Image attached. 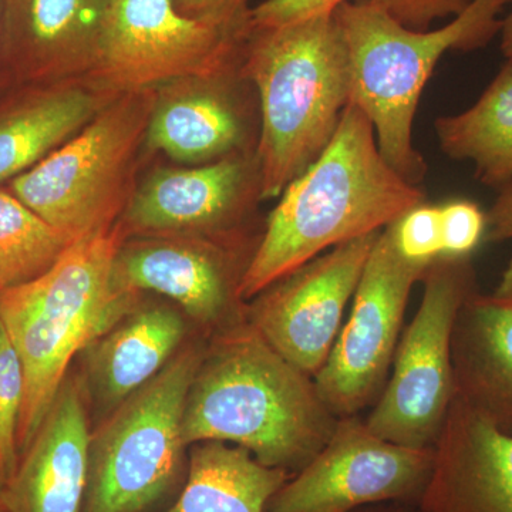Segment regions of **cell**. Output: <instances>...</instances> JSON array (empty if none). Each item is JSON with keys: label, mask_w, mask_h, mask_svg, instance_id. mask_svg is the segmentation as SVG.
Masks as SVG:
<instances>
[{"label": "cell", "mask_w": 512, "mask_h": 512, "mask_svg": "<svg viewBox=\"0 0 512 512\" xmlns=\"http://www.w3.org/2000/svg\"><path fill=\"white\" fill-rule=\"evenodd\" d=\"M434 448L382 439L357 416L340 417L322 450L289 478L266 512H353L370 505L419 503Z\"/></svg>", "instance_id": "8fae6325"}, {"label": "cell", "mask_w": 512, "mask_h": 512, "mask_svg": "<svg viewBox=\"0 0 512 512\" xmlns=\"http://www.w3.org/2000/svg\"><path fill=\"white\" fill-rule=\"evenodd\" d=\"M89 410L70 369L35 437L3 484L6 512H83L89 453Z\"/></svg>", "instance_id": "ac0fdd59"}, {"label": "cell", "mask_w": 512, "mask_h": 512, "mask_svg": "<svg viewBox=\"0 0 512 512\" xmlns=\"http://www.w3.org/2000/svg\"><path fill=\"white\" fill-rule=\"evenodd\" d=\"M382 231L329 249L259 292L245 308L249 325L293 366L318 375Z\"/></svg>", "instance_id": "7c38bea8"}, {"label": "cell", "mask_w": 512, "mask_h": 512, "mask_svg": "<svg viewBox=\"0 0 512 512\" xmlns=\"http://www.w3.org/2000/svg\"><path fill=\"white\" fill-rule=\"evenodd\" d=\"M252 32L237 22L190 18L174 0H110L93 72L128 93L174 79L234 72Z\"/></svg>", "instance_id": "9c48e42d"}, {"label": "cell", "mask_w": 512, "mask_h": 512, "mask_svg": "<svg viewBox=\"0 0 512 512\" xmlns=\"http://www.w3.org/2000/svg\"><path fill=\"white\" fill-rule=\"evenodd\" d=\"M99 111L89 90L39 84L0 109V183L25 174L76 136Z\"/></svg>", "instance_id": "44dd1931"}, {"label": "cell", "mask_w": 512, "mask_h": 512, "mask_svg": "<svg viewBox=\"0 0 512 512\" xmlns=\"http://www.w3.org/2000/svg\"><path fill=\"white\" fill-rule=\"evenodd\" d=\"M346 0H264L251 10L254 28H276L333 12ZM406 28L430 30L437 19L456 16L470 0H370Z\"/></svg>", "instance_id": "d4e9b609"}, {"label": "cell", "mask_w": 512, "mask_h": 512, "mask_svg": "<svg viewBox=\"0 0 512 512\" xmlns=\"http://www.w3.org/2000/svg\"><path fill=\"white\" fill-rule=\"evenodd\" d=\"M279 197L239 286L244 302L323 252L376 234L426 201L420 185L384 160L373 124L352 103L325 150Z\"/></svg>", "instance_id": "6da1fadb"}, {"label": "cell", "mask_w": 512, "mask_h": 512, "mask_svg": "<svg viewBox=\"0 0 512 512\" xmlns=\"http://www.w3.org/2000/svg\"><path fill=\"white\" fill-rule=\"evenodd\" d=\"M261 198L256 153L197 168L163 170L134 195L120 225L127 234H215L239 239L252 202Z\"/></svg>", "instance_id": "5bb4252c"}, {"label": "cell", "mask_w": 512, "mask_h": 512, "mask_svg": "<svg viewBox=\"0 0 512 512\" xmlns=\"http://www.w3.org/2000/svg\"><path fill=\"white\" fill-rule=\"evenodd\" d=\"M251 259L239 255V239L150 235L121 242L113 281L121 292L164 296L211 338L247 320L239 286Z\"/></svg>", "instance_id": "4fadbf2b"}, {"label": "cell", "mask_w": 512, "mask_h": 512, "mask_svg": "<svg viewBox=\"0 0 512 512\" xmlns=\"http://www.w3.org/2000/svg\"><path fill=\"white\" fill-rule=\"evenodd\" d=\"M339 417L315 379L289 363L245 322L207 340L188 389L185 446L222 441L295 476L328 443Z\"/></svg>", "instance_id": "7a4b0ae2"}, {"label": "cell", "mask_w": 512, "mask_h": 512, "mask_svg": "<svg viewBox=\"0 0 512 512\" xmlns=\"http://www.w3.org/2000/svg\"><path fill=\"white\" fill-rule=\"evenodd\" d=\"M0 295H2V291H0Z\"/></svg>", "instance_id": "8d00e7d4"}, {"label": "cell", "mask_w": 512, "mask_h": 512, "mask_svg": "<svg viewBox=\"0 0 512 512\" xmlns=\"http://www.w3.org/2000/svg\"><path fill=\"white\" fill-rule=\"evenodd\" d=\"M419 512H512V436L454 397Z\"/></svg>", "instance_id": "e0dca14e"}, {"label": "cell", "mask_w": 512, "mask_h": 512, "mask_svg": "<svg viewBox=\"0 0 512 512\" xmlns=\"http://www.w3.org/2000/svg\"><path fill=\"white\" fill-rule=\"evenodd\" d=\"M441 151L471 161L478 180L494 188L512 183V62L497 74L476 104L436 120Z\"/></svg>", "instance_id": "603a6c76"}, {"label": "cell", "mask_w": 512, "mask_h": 512, "mask_svg": "<svg viewBox=\"0 0 512 512\" xmlns=\"http://www.w3.org/2000/svg\"><path fill=\"white\" fill-rule=\"evenodd\" d=\"M0 512H6V511H5V510H3V508H2V507H0Z\"/></svg>", "instance_id": "d590c367"}, {"label": "cell", "mask_w": 512, "mask_h": 512, "mask_svg": "<svg viewBox=\"0 0 512 512\" xmlns=\"http://www.w3.org/2000/svg\"><path fill=\"white\" fill-rule=\"evenodd\" d=\"M151 113L147 93H128L12 180L9 190L76 241L109 231L123 208L128 171Z\"/></svg>", "instance_id": "52a82bcc"}, {"label": "cell", "mask_w": 512, "mask_h": 512, "mask_svg": "<svg viewBox=\"0 0 512 512\" xmlns=\"http://www.w3.org/2000/svg\"><path fill=\"white\" fill-rule=\"evenodd\" d=\"M423 299L394 352L392 370L366 424L399 446L434 448L456 397L451 336L477 291L470 256H440L424 274Z\"/></svg>", "instance_id": "ba28073f"}, {"label": "cell", "mask_w": 512, "mask_h": 512, "mask_svg": "<svg viewBox=\"0 0 512 512\" xmlns=\"http://www.w3.org/2000/svg\"><path fill=\"white\" fill-rule=\"evenodd\" d=\"M123 241L120 225L79 239L46 274L0 295V322L25 375L19 457L35 437L77 355L143 296L114 286V259Z\"/></svg>", "instance_id": "277c9868"}, {"label": "cell", "mask_w": 512, "mask_h": 512, "mask_svg": "<svg viewBox=\"0 0 512 512\" xmlns=\"http://www.w3.org/2000/svg\"><path fill=\"white\" fill-rule=\"evenodd\" d=\"M439 207L441 256H470L487 229V215L471 201L454 200Z\"/></svg>", "instance_id": "83f0119b"}, {"label": "cell", "mask_w": 512, "mask_h": 512, "mask_svg": "<svg viewBox=\"0 0 512 512\" xmlns=\"http://www.w3.org/2000/svg\"><path fill=\"white\" fill-rule=\"evenodd\" d=\"M393 244L406 261L429 268L441 256L440 207L426 201L389 227Z\"/></svg>", "instance_id": "4316f807"}, {"label": "cell", "mask_w": 512, "mask_h": 512, "mask_svg": "<svg viewBox=\"0 0 512 512\" xmlns=\"http://www.w3.org/2000/svg\"><path fill=\"white\" fill-rule=\"evenodd\" d=\"M488 238L491 241L512 239V183L501 188L487 215Z\"/></svg>", "instance_id": "f546056e"}, {"label": "cell", "mask_w": 512, "mask_h": 512, "mask_svg": "<svg viewBox=\"0 0 512 512\" xmlns=\"http://www.w3.org/2000/svg\"><path fill=\"white\" fill-rule=\"evenodd\" d=\"M494 295L512 303V259L507 269H505L503 278H501L500 284L495 289Z\"/></svg>", "instance_id": "1f68e13d"}, {"label": "cell", "mask_w": 512, "mask_h": 512, "mask_svg": "<svg viewBox=\"0 0 512 512\" xmlns=\"http://www.w3.org/2000/svg\"><path fill=\"white\" fill-rule=\"evenodd\" d=\"M501 50L507 60L512 62V13L503 20L501 25Z\"/></svg>", "instance_id": "4dcf8cb0"}, {"label": "cell", "mask_w": 512, "mask_h": 512, "mask_svg": "<svg viewBox=\"0 0 512 512\" xmlns=\"http://www.w3.org/2000/svg\"><path fill=\"white\" fill-rule=\"evenodd\" d=\"M74 242L8 188H0V291L46 274Z\"/></svg>", "instance_id": "cb8c5ba5"}, {"label": "cell", "mask_w": 512, "mask_h": 512, "mask_svg": "<svg viewBox=\"0 0 512 512\" xmlns=\"http://www.w3.org/2000/svg\"><path fill=\"white\" fill-rule=\"evenodd\" d=\"M110 0H2L0 70L52 84L93 72Z\"/></svg>", "instance_id": "2e32d148"}, {"label": "cell", "mask_w": 512, "mask_h": 512, "mask_svg": "<svg viewBox=\"0 0 512 512\" xmlns=\"http://www.w3.org/2000/svg\"><path fill=\"white\" fill-rule=\"evenodd\" d=\"M291 474L266 467L247 448L201 441L188 448L180 493L160 512H266Z\"/></svg>", "instance_id": "7402d4cb"}, {"label": "cell", "mask_w": 512, "mask_h": 512, "mask_svg": "<svg viewBox=\"0 0 512 512\" xmlns=\"http://www.w3.org/2000/svg\"><path fill=\"white\" fill-rule=\"evenodd\" d=\"M456 396L512 436V303L477 291L451 336Z\"/></svg>", "instance_id": "d6986e66"}, {"label": "cell", "mask_w": 512, "mask_h": 512, "mask_svg": "<svg viewBox=\"0 0 512 512\" xmlns=\"http://www.w3.org/2000/svg\"><path fill=\"white\" fill-rule=\"evenodd\" d=\"M208 338L188 340L151 382L90 431L83 512H160L188 470L185 399Z\"/></svg>", "instance_id": "8992f818"}, {"label": "cell", "mask_w": 512, "mask_h": 512, "mask_svg": "<svg viewBox=\"0 0 512 512\" xmlns=\"http://www.w3.org/2000/svg\"><path fill=\"white\" fill-rule=\"evenodd\" d=\"M0 15H2V0H0Z\"/></svg>", "instance_id": "e575fe53"}, {"label": "cell", "mask_w": 512, "mask_h": 512, "mask_svg": "<svg viewBox=\"0 0 512 512\" xmlns=\"http://www.w3.org/2000/svg\"><path fill=\"white\" fill-rule=\"evenodd\" d=\"M427 269L399 254L389 228L380 232L353 295L348 322L313 377L320 399L339 419L357 416L382 394L410 292Z\"/></svg>", "instance_id": "30bf717a"}, {"label": "cell", "mask_w": 512, "mask_h": 512, "mask_svg": "<svg viewBox=\"0 0 512 512\" xmlns=\"http://www.w3.org/2000/svg\"><path fill=\"white\" fill-rule=\"evenodd\" d=\"M192 323L177 306L140 299L87 343L72 370L92 427L154 379L190 338Z\"/></svg>", "instance_id": "9a60e30c"}, {"label": "cell", "mask_w": 512, "mask_h": 512, "mask_svg": "<svg viewBox=\"0 0 512 512\" xmlns=\"http://www.w3.org/2000/svg\"><path fill=\"white\" fill-rule=\"evenodd\" d=\"M25 396L22 363L0 322V478L8 480L19 461L18 430Z\"/></svg>", "instance_id": "484cf974"}, {"label": "cell", "mask_w": 512, "mask_h": 512, "mask_svg": "<svg viewBox=\"0 0 512 512\" xmlns=\"http://www.w3.org/2000/svg\"><path fill=\"white\" fill-rule=\"evenodd\" d=\"M225 74L164 100L148 121L150 146L183 163L249 154L247 110L231 87L220 83Z\"/></svg>", "instance_id": "ffe728a7"}, {"label": "cell", "mask_w": 512, "mask_h": 512, "mask_svg": "<svg viewBox=\"0 0 512 512\" xmlns=\"http://www.w3.org/2000/svg\"><path fill=\"white\" fill-rule=\"evenodd\" d=\"M3 484H5V481L0 478V493H2Z\"/></svg>", "instance_id": "836d02e7"}, {"label": "cell", "mask_w": 512, "mask_h": 512, "mask_svg": "<svg viewBox=\"0 0 512 512\" xmlns=\"http://www.w3.org/2000/svg\"><path fill=\"white\" fill-rule=\"evenodd\" d=\"M241 72L258 94L256 160L262 200H271L325 150L350 103L349 57L333 12L252 26Z\"/></svg>", "instance_id": "3957f363"}, {"label": "cell", "mask_w": 512, "mask_h": 512, "mask_svg": "<svg viewBox=\"0 0 512 512\" xmlns=\"http://www.w3.org/2000/svg\"><path fill=\"white\" fill-rule=\"evenodd\" d=\"M353 512H419L413 505L387 503L370 505V507L360 508V510Z\"/></svg>", "instance_id": "d6a6232c"}, {"label": "cell", "mask_w": 512, "mask_h": 512, "mask_svg": "<svg viewBox=\"0 0 512 512\" xmlns=\"http://www.w3.org/2000/svg\"><path fill=\"white\" fill-rule=\"evenodd\" d=\"M512 0H470L450 23L413 30L370 0L333 10L350 69V103L375 128L380 153L397 173L420 185L427 165L414 148L413 123L421 93L448 50L484 46L500 33L501 12Z\"/></svg>", "instance_id": "5b68a950"}, {"label": "cell", "mask_w": 512, "mask_h": 512, "mask_svg": "<svg viewBox=\"0 0 512 512\" xmlns=\"http://www.w3.org/2000/svg\"><path fill=\"white\" fill-rule=\"evenodd\" d=\"M175 6L190 18L212 20V22H237L248 18L251 10L247 0H174Z\"/></svg>", "instance_id": "f1b7e54d"}]
</instances>
